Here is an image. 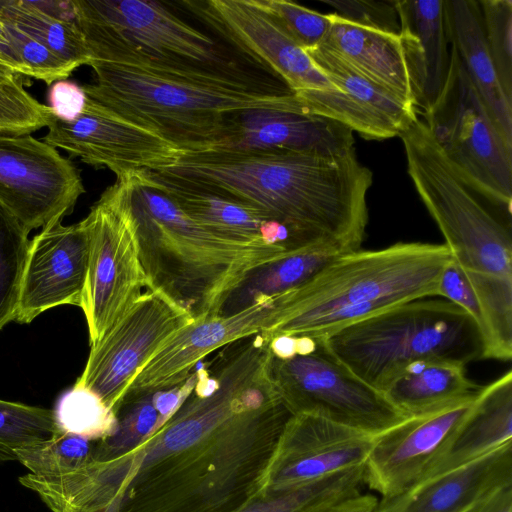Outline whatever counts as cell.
I'll use <instances>...</instances> for the list:
<instances>
[{
  "label": "cell",
  "instance_id": "7bdbcfd3",
  "mask_svg": "<svg viewBox=\"0 0 512 512\" xmlns=\"http://www.w3.org/2000/svg\"><path fill=\"white\" fill-rule=\"evenodd\" d=\"M379 499L363 492L334 500L308 512H375Z\"/></svg>",
  "mask_w": 512,
  "mask_h": 512
},
{
  "label": "cell",
  "instance_id": "e575fe53",
  "mask_svg": "<svg viewBox=\"0 0 512 512\" xmlns=\"http://www.w3.org/2000/svg\"><path fill=\"white\" fill-rule=\"evenodd\" d=\"M95 442L59 430L47 441L17 450V461L35 476H63L91 462Z\"/></svg>",
  "mask_w": 512,
  "mask_h": 512
},
{
  "label": "cell",
  "instance_id": "2e32d148",
  "mask_svg": "<svg viewBox=\"0 0 512 512\" xmlns=\"http://www.w3.org/2000/svg\"><path fill=\"white\" fill-rule=\"evenodd\" d=\"M306 52L340 91L294 93L304 112L337 121L366 140L400 136L417 119L412 103L370 81L335 54L319 46Z\"/></svg>",
  "mask_w": 512,
  "mask_h": 512
},
{
  "label": "cell",
  "instance_id": "1f68e13d",
  "mask_svg": "<svg viewBox=\"0 0 512 512\" xmlns=\"http://www.w3.org/2000/svg\"><path fill=\"white\" fill-rule=\"evenodd\" d=\"M113 412L115 429L95 442L91 462L110 461L133 451L164 424L154 403V391L123 394Z\"/></svg>",
  "mask_w": 512,
  "mask_h": 512
},
{
  "label": "cell",
  "instance_id": "7a4b0ae2",
  "mask_svg": "<svg viewBox=\"0 0 512 512\" xmlns=\"http://www.w3.org/2000/svg\"><path fill=\"white\" fill-rule=\"evenodd\" d=\"M162 172L250 205L312 245L359 250L372 172L341 154L216 148L183 153Z\"/></svg>",
  "mask_w": 512,
  "mask_h": 512
},
{
  "label": "cell",
  "instance_id": "e0dca14e",
  "mask_svg": "<svg viewBox=\"0 0 512 512\" xmlns=\"http://www.w3.org/2000/svg\"><path fill=\"white\" fill-rule=\"evenodd\" d=\"M287 311L285 292L230 316L192 322L160 347L123 394L170 389L184 383L205 356L237 339L271 329L284 319Z\"/></svg>",
  "mask_w": 512,
  "mask_h": 512
},
{
  "label": "cell",
  "instance_id": "7c38bea8",
  "mask_svg": "<svg viewBox=\"0 0 512 512\" xmlns=\"http://www.w3.org/2000/svg\"><path fill=\"white\" fill-rule=\"evenodd\" d=\"M193 317L159 291L146 290L94 345L75 382L112 411L126 388L174 334Z\"/></svg>",
  "mask_w": 512,
  "mask_h": 512
},
{
  "label": "cell",
  "instance_id": "d6986e66",
  "mask_svg": "<svg viewBox=\"0 0 512 512\" xmlns=\"http://www.w3.org/2000/svg\"><path fill=\"white\" fill-rule=\"evenodd\" d=\"M374 438L317 416L292 415L280 437L263 491L297 487L362 465Z\"/></svg>",
  "mask_w": 512,
  "mask_h": 512
},
{
  "label": "cell",
  "instance_id": "ffe728a7",
  "mask_svg": "<svg viewBox=\"0 0 512 512\" xmlns=\"http://www.w3.org/2000/svg\"><path fill=\"white\" fill-rule=\"evenodd\" d=\"M89 262V236L84 220L42 228L31 241L14 321L28 324L56 306L81 307Z\"/></svg>",
  "mask_w": 512,
  "mask_h": 512
},
{
  "label": "cell",
  "instance_id": "f35d334b",
  "mask_svg": "<svg viewBox=\"0 0 512 512\" xmlns=\"http://www.w3.org/2000/svg\"><path fill=\"white\" fill-rule=\"evenodd\" d=\"M2 19V18H1ZM6 37L26 76L51 85L66 80L75 68L56 55L43 43L2 19Z\"/></svg>",
  "mask_w": 512,
  "mask_h": 512
},
{
  "label": "cell",
  "instance_id": "ba28073f",
  "mask_svg": "<svg viewBox=\"0 0 512 512\" xmlns=\"http://www.w3.org/2000/svg\"><path fill=\"white\" fill-rule=\"evenodd\" d=\"M91 60L242 72L218 42L149 0H71Z\"/></svg>",
  "mask_w": 512,
  "mask_h": 512
},
{
  "label": "cell",
  "instance_id": "6da1fadb",
  "mask_svg": "<svg viewBox=\"0 0 512 512\" xmlns=\"http://www.w3.org/2000/svg\"><path fill=\"white\" fill-rule=\"evenodd\" d=\"M257 332L218 349L175 412L133 451L29 487L53 512H238L263 492L292 413Z\"/></svg>",
  "mask_w": 512,
  "mask_h": 512
},
{
  "label": "cell",
  "instance_id": "52a82bcc",
  "mask_svg": "<svg viewBox=\"0 0 512 512\" xmlns=\"http://www.w3.org/2000/svg\"><path fill=\"white\" fill-rule=\"evenodd\" d=\"M361 380L380 391L396 373L420 360L466 365L483 358L471 317L448 300L410 301L320 338Z\"/></svg>",
  "mask_w": 512,
  "mask_h": 512
},
{
  "label": "cell",
  "instance_id": "44dd1931",
  "mask_svg": "<svg viewBox=\"0 0 512 512\" xmlns=\"http://www.w3.org/2000/svg\"><path fill=\"white\" fill-rule=\"evenodd\" d=\"M219 148L341 154L354 148V136L339 122L304 111L250 109L228 117V138Z\"/></svg>",
  "mask_w": 512,
  "mask_h": 512
},
{
  "label": "cell",
  "instance_id": "8992f818",
  "mask_svg": "<svg viewBox=\"0 0 512 512\" xmlns=\"http://www.w3.org/2000/svg\"><path fill=\"white\" fill-rule=\"evenodd\" d=\"M413 185L442 232L452 260L484 318L512 313L511 222L495 216L454 170L428 126L417 119L399 136Z\"/></svg>",
  "mask_w": 512,
  "mask_h": 512
},
{
  "label": "cell",
  "instance_id": "8fae6325",
  "mask_svg": "<svg viewBox=\"0 0 512 512\" xmlns=\"http://www.w3.org/2000/svg\"><path fill=\"white\" fill-rule=\"evenodd\" d=\"M83 220L89 262L81 308L94 345L147 290L129 211L128 177L109 186Z\"/></svg>",
  "mask_w": 512,
  "mask_h": 512
},
{
  "label": "cell",
  "instance_id": "b9f144b4",
  "mask_svg": "<svg viewBox=\"0 0 512 512\" xmlns=\"http://www.w3.org/2000/svg\"><path fill=\"white\" fill-rule=\"evenodd\" d=\"M87 95L82 86L70 80L56 81L48 90V107L62 121H73L84 111Z\"/></svg>",
  "mask_w": 512,
  "mask_h": 512
},
{
  "label": "cell",
  "instance_id": "ee69618b",
  "mask_svg": "<svg viewBox=\"0 0 512 512\" xmlns=\"http://www.w3.org/2000/svg\"><path fill=\"white\" fill-rule=\"evenodd\" d=\"M465 512H512V485L500 489Z\"/></svg>",
  "mask_w": 512,
  "mask_h": 512
},
{
  "label": "cell",
  "instance_id": "484cf974",
  "mask_svg": "<svg viewBox=\"0 0 512 512\" xmlns=\"http://www.w3.org/2000/svg\"><path fill=\"white\" fill-rule=\"evenodd\" d=\"M330 15L331 25L319 47L335 54L378 86L413 104L399 36L351 24L335 13Z\"/></svg>",
  "mask_w": 512,
  "mask_h": 512
},
{
  "label": "cell",
  "instance_id": "9c48e42d",
  "mask_svg": "<svg viewBox=\"0 0 512 512\" xmlns=\"http://www.w3.org/2000/svg\"><path fill=\"white\" fill-rule=\"evenodd\" d=\"M450 71L424 122L454 170L511 221L512 145L498 131L453 48Z\"/></svg>",
  "mask_w": 512,
  "mask_h": 512
},
{
  "label": "cell",
  "instance_id": "30bf717a",
  "mask_svg": "<svg viewBox=\"0 0 512 512\" xmlns=\"http://www.w3.org/2000/svg\"><path fill=\"white\" fill-rule=\"evenodd\" d=\"M313 339L310 350L271 357L275 389L292 415L317 416L373 436L408 418L339 361L322 339Z\"/></svg>",
  "mask_w": 512,
  "mask_h": 512
},
{
  "label": "cell",
  "instance_id": "d590c367",
  "mask_svg": "<svg viewBox=\"0 0 512 512\" xmlns=\"http://www.w3.org/2000/svg\"><path fill=\"white\" fill-rule=\"evenodd\" d=\"M53 412L61 431L91 441L109 436L116 425L114 412L95 393L76 384L61 395Z\"/></svg>",
  "mask_w": 512,
  "mask_h": 512
},
{
  "label": "cell",
  "instance_id": "bcb514c9",
  "mask_svg": "<svg viewBox=\"0 0 512 512\" xmlns=\"http://www.w3.org/2000/svg\"><path fill=\"white\" fill-rule=\"evenodd\" d=\"M0 74L3 75H17L16 71L4 60L0 57Z\"/></svg>",
  "mask_w": 512,
  "mask_h": 512
},
{
  "label": "cell",
  "instance_id": "4fadbf2b",
  "mask_svg": "<svg viewBox=\"0 0 512 512\" xmlns=\"http://www.w3.org/2000/svg\"><path fill=\"white\" fill-rule=\"evenodd\" d=\"M85 193L75 165L31 136L0 132V202L30 232L70 214Z\"/></svg>",
  "mask_w": 512,
  "mask_h": 512
},
{
  "label": "cell",
  "instance_id": "74e56055",
  "mask_svg": "<svg viewBox=\"0 0 512 512\" xmlns=\"http://www.w3.org/2000/svg\"><path fill=\"white\" fill-rule=\"evenodd\" d=\"M478 2L488 52L501 86L512 101V1Z\"/></svg>",
  "mask_w": 512,
  "mask_h": 512
},
{
  "label": "cell",
  "instance_id": "cb8c5ba5",
  "mask_svg": "<svg viewBox=\"0 0 512 512\" xmlns=\"http://www.w3.org/2000/svg\"><path fill=\"white\" fill-rule=\"evenodd\" d=\"M448 42L503 138L512 145V101L506 96L484 38L478 0H444Z\"/></svg>",
  "mask_w": 512,
  "mask_h": 512
},
{
  "label": "cell",
  "instance_id": "ab89813d",
  "mask_svg": "<svg viewBox=\"0 0 512 512\" xmlns=\"http://www.w3.org/2000/svg\"><path fill=\"white\" fill-rule=\"evenodd\" d=\"M259 1L304 50L319 46L331 25L330 14H322L287 0Z\"/></svg>",
  "mask_w": 512,
  "mask_h": 512
},
{
  "label": "cell",
  "instance_id": "5b68a950",
  "mask_svg": "<svg viewBox=\"0 0 512 512\" xmlns=\"http://www.w3.org/2000/svg\"><path fill=\"white\" fill-rule=\"evenodd\" d=\"M451 254L445 244L399 242L378 250L338 254L288 294L277 336L322 338L395 306L438 296Z\"/></svg>",
  "mask_w": 512,
  "mask_h": 512
},
{
  "label": "cell",
  "instance_id": "d6a6232c",
  "mask_svg": "<svg viewBox=\"0 0 512 512\" xmlns=\"http://www.w3.org/2000/svg\"><path fill=\"white\" fill-rule=\"evenodd\" d=\"M29 231L0 202V330L16 316Z\"/></svg>",
  "mask_w": 512,
  "mask_h": 512
},
{
  "label": "cell",
  "instance_id": "5bb4252c",
  "mask_svg": "<svg viewBox=\"0 0 512 512\" xmlns=\"http://www.w3.org/2000/svg\"><path fill=\"white\" fill-rule=\"evenodd\" d=\"M177 4L239 52L276 74L293 93L339 90L259 0H188Z\"/></svg>",
  "mask_w": 512,
  "mask_h": 512
},
{
  "label": "cell",
  "instance_id": "ac0fdd59",
  "mask_svg": "<svg viewBox=\"0 0 512 512\" xmlns=\"http://www.w3.org/2000/svg\"><path fill=\"white\" fill-rule=\"evenodd\" d=\"M473 401L409 417L375 436L364 463L366 486L383 500L421 482L446 453Z\"/></svg>",
  "mask_w": 512,
  "mask_h": 512
},
{
  "label": "cell",
  "instance_id": "3957f363",
  "mask_svg": "<svg viewBox=\"0 0 512 512\" xmlns=\"http://www.w3.org/2000/svg\"><path fill=\"white\" fill-rule=\"evenodd\" d=\"M87 97L183 153L221 147L228 117L250 109L303 111L285 85L243 72L176 71L137 62L90 60Z\"/></svg>",
  "mask_w": 512,
  "mask_h": 512
},
{
  "label": "cell",
  "instance_id": "83f0119b",
  "mask_svg": "<svg viewBox=\"0 0 512 512\" xmlns=\"http://www.w3.org/2000/svg\"><path fill=\"white\" fill-rule=\"evenodd\" d=\"M465 365L420 360L396 373L380 392L406 417L422 416L474 400L479 386L466 377Z\"/></svg>",
  "mask_w": 512,
  "mask_h": 512
},
{
  "label": "cell",
  "instance_id": "f1b7e54d",
  "mask_svg": "<svg viewBox=\"0 0 512 512\" xmlns=\"http://www.w3.org/2000/svg\"><path fill=\"white\" fill-rule=\"evenodd\" d=\"M341 253L345 252L332 246H312L256 267L230 292L217 316L236 314L258 301L302 286Z\"/></svg>",
  "mask_w": 512,
  "mask_h": 512
},
{
  "label": "cell",
  "instance_id": "277c9868",
  "mask_svg": "<svg viewBox=\"0 0 512 512\" xmlns=\"http://www.w3.org/2000/svg\"><path fill=\"white\" fill-rule=\"evenodd\" d=\"M128 185L147 290L163 293L194 321L217 317L227 296L248 273L291 253L278 245L242 244L212 233L185 215L147 171L128 176Z\"/></svg>",
  "mask_w": 512,
  "mask_h": 512
},
{
  "label": "cell",
  "instance_id": "f546056e",
  "mask_svg": "<svg viewBox=\"0 0 512 512\" xmlns=\"http://www.w3.org/2000/svg\"><path fill=\"white\" fill-rule=\"evenodd\" d=\"M0 18L43 43L75 69L91 60L76 21L51 15L35 1L0 0Z\"/></svg>",
  "mask_w": 512,
  "mask_h": 512
},
{
  "label": "cell",
  "instance_id": "9a60e30c",
  "mask_svg": "<svg viewBox=\"0 0 512 512\" xmlns=\"http://www.w3.org/2000/svg\"><path fill=\"white\" fill-rule=\"evenodd\" d=\"M46 127L44 142L88 165L109 169L117 180L139 171L163 170L183 154L156 133L88 97L78 118L67 122L51 113Z\"/></svg>",
  "mask_w": 512,
  "mask_h": 512
},
{
  "label": "cell",
  "instance_id": "d4e9b609",
  "mask_svg": "<svg viewBox=\"0 0 512 512\" xmlns=\"http://www.w3.org/2000/svg\"><path fill=\"white\" fill-rule=\"evenodd\" d=\"M509 443H512L511 370L482 386L446 453L422 481L466 465Z\"/></svg>",
  "mask_w": 512,
  "mask_h": 512
},
{
  "label": "cell",
  "instance_id": "f6af8a7d",
  "mask_svg": "<svg viewBox=\"0 0 512 512\" xmlns=\"http://www.w3.org/2000/svg\"><path fill=\"white\" fill-rule=\"evenodd\" d=\"M0 57L4 59L20 76H26V73L21 66L17 56L15 55L11 45L9 44L6 32H5V26L0 18Z\"/></svg>",
  "mask_w": 512,
  "mask_h": 512
},
{
  "label": "cell",
  "instance_id": "7402d4cb",
  "mask_svg": "<svg viewBox=\"0 0 512 512\" xmlns=\"http://www.w3.org/2000/svg\"><path fill=\"white\" fill-rule=\"evenodd\" d=\"M512 485V443L405 492L379 500L375 512H465Z\"/></svg>",
  "mask_w": 512,
  "mask_h": 512
},
{
  "label": "cell",
  "instance_id": "8d00e7d4",
  "mask_svg": "<svg viewBox=\"0 0 512 512\" xmlns=\"http://www.w3.org/2000/svg\"><path fill=\"white\" fill-rule=\"evenodd\" d=\"M51 113L25 89L22 76L0 74V132L31 134L47 126Z\"/></svg>",
  "mask_w": 512,
  "mask_h": 512
},
{
  "label": "cell",
  "instance_id": "4316f807",
  "mask_svg": "<svg viewBox=\"0 0 512 512\" xmlns=\"http://www.w3.org/2000/svg\"><path fill=\"white\" fill-rule=\"evenodd\" d=\"M147 174L185 215L212 233L242 244L267 243L263 231L269 219L260 210L172 175Z\"/></svg>",
  "mask_w": 512,
  "mask_h": 512
},
{
  "label": "cell",
  "instance_id": "4dcf8cb0",
  "mask_svg": "<svg viewBox=\"0 0 512 512\" xmlns=\"http://www.w3.org/2000/svg\"><path fill=\"white\" fill-rule=\"evenodd\" d=\"M365 464L329 477L278 491H263L238 512H308L328 502L363 492Z\"/></svg>",
  "mask_w": 512,
  "mask_h": 512
},
{
  "label": "cell",
  "instance_id": "836d02e7",
  "mask_svg": "<svg viewBox=\"0 0 512 512\" xmlns=\"http://www.w3.org/2000/svg\"><path fill=\"white\" fill-rule=\"evenodd\" d=\"M59 430L52 410L0 400V463L17 461V450L47 441Z\"/></svg>",
  "mask_w": 512,
  "mask_h": 512
},
{
  "label": "cell",
  "instance_id": "603a6c76",
  "mask_svg": "<svg viewBox=\"0 0 512 512\" xmlns=\"http://www.w3.org/2000/svg\"><path fill=\"white\" fill-rule=\"evenodd\" d=\"M395 8L413 105L425 113L443 91L450 71L444 0H397Z\"/></svg>",
  "mask_w": 512,
  "mask_h": 512
},
{
  "label": "cell",
  "instance_id": "60d3db41",
  "mask_svg": "<svg viewBox=\"0 0 512 512\" xmlns=\"http://www.w3.org/2000/svg\"><path fill=\"white\" fill-rule=\"evenodd\" d=\"M335 9L341 19L364 28L398 35L400 31L395 1L321 0Z\"/></svg>",
  "mask_w": 512,
  "mask_h": 512
}]
</instances>
